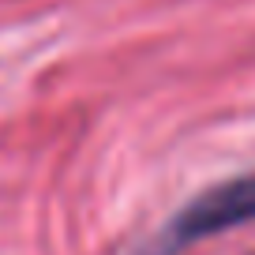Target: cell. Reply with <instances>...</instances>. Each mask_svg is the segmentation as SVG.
Masks as SVG:
<instances>
[{"label": "cell", "instance_id": "cell-1", "mask_svg": "<svg viewBox=\"0 0 255 255\" xmlns=\"http://www.w3.org/2000/svg\"><path fill=\"white\" fill-rule=\"evenodd\" d=\"M255 218V176H237V180H225L207 188L203 195L188 203L180 214L169 222V229L158 237L154 255H173L180 248L195 244L203 237H214L225 233L233 225H244Z\"/></svg>", "mask_w": 255, "mask_h": 255}]
</instances>
